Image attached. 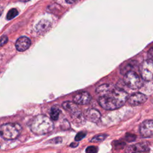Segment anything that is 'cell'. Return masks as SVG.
<instances>
[{
	"label": "cell",
	"mask_w": 153,
	"mask_h": 153,
	"mask_svg": "<svg viewBox=\"0 0 153 153\" xmlns=\"http://www.w3.org/2000/svg\"><path fill=\"white\" fill-rule=\"evenodd\" d=\"M96 93L99 96V105L106 110H114L121 107L128 97L125 90L110 84H103L98 86Z\"/></svg>",
	"instance_id": "6da1fadb"
},
{
	"label": "cell",
	"mask_w": 153,
	"mask_h": 153,
	"mask_svg": "<svg viewBox=\"0 0 153 153\" xmlns=\"http://www.w3.org/2000/svg\"><path fill=\"white\" fill-rule=\"evenodd\" d=\"M54 124L51 120L46 115H38L34 117L30 124L31 131L36 134H45L53 130Z\"/></svg>",
	"instance_id": "7a4b0ae2"
},
{
	"label": "cell",
	"mask_w": 153,
	"mask_h": 153,
	"mask_svg": "<svg viewBox=\"0 0 153 153\" xmlns=\"http://www.w3.org/2000/svg\"><path fill=\"white\" fill-rule=\"evenodd\" d=\"M22 127L17 123H7L0 127V136L5 140H13L20 135Z\"/></svg>",
	"instance_id": "3957f363"
},
{
	"label": "cell",
	"mask_w": 153,
	"mask_h": 153,
	"mask_svg": "<svg viewBox=\"0 0 153 153\" xmlns=\"http://www.w3.org/2000/svg\"><path fill=\"white\" fill-rule=\"evenodd\" d=\"M123 80L126 85L133 90L139 89L143 84L142 80L139 75L135 72L131 71L124 74Z\"/></svg>",
	"instance_id": "277c9868"
},
{
	"label": "cell",
	"mask_w": 153,
	"mask_h": 153,
	"mask_svg": "<svg viewBox=\"0 0 153 153\" xmlns=\"http://www.w3.org/2000/svg\"><path fill=\"white\" fill-rule=\"evenodd\" d=\"M139 71L142 79L149 81L153 79V60L148 59L143 61L140 66Z\"/></svg>",
	"instance_id": "5b68a950"
},
{
	"label": "cell",
	"mask_w": 153,
	"mask_h": 153,
	"mask_svg": "<svg viewBox=\"0 0 153 153\" xmlns=\"http://www.w3.org/2000/svg\"><path fill=\"white\" fill-rule=\"evenodd\" d=\"M62 106L66 111L69 112L72 115V117L75 121L76 120V121H79L84 118L80 109L75 102L66 101L63 103Z\"/></svg>",
	"instance_id": "8992f818"
},
{
	"label": "cell",
	"mask_w": 153,
	"mask_h": 153,
	"mask_svg": "<svg viewBox=\"0 0 153 153\" xmlns=\"http://www.w3.org/2000/svg\"><path fill=\"white\" fill-rule=\"evenodd\" d=\"M140 133L144 137H153V120L142 122L139 127Z\"/></svg>",
	"instance_id": "52a82bcc"
},
{
	"label": "cell",
	"mask_w": 153,
	"mask_h": 153,
	"mask_svg": "<svg viewBox=\"0 0 153 153\" xmlns=\"http://www.w3.org/2000/svg\"><path fill=\"white\" fill-rule=\"evenodd\" d=\"M147 100V96L141 93L137 92L128 97L127 102L131 106H138L144 103Z\"/></svg>",
	"instance_id": "ba28073f"
},
{
	"label": "cell",
	"mask_w": 153,
	"mask_h": 153,
	"mask_svg": "<svg viewBox=\"0 0 153 153\" xmlns=\"http://www.w3.org/2000/svg\"><path fill=\"white\" fill-rule=\"evenodd\" d=\"M91 100V95L87 91H81L74 96L73 100L76 104L86 105L90 102Z\"/></svg>",
	"instance_id": "9c48e42d"
},
{
	"label": "cell",
	"mask_w": 153,
	"mask_h": 153,
	"mask_svg": "<svg viewBox=\"0 0 153 153\" xmlns=\"http://www.w3.org/2000/svg\"><path fill=\"white\" fill-rule=\"evenodd\" d=\"M84 116L85 120L93 123H97L101 118V114L99 111L93 108L87 109L84 112Z\"/></svg>",
	"instance_id": "30bf717a"
},
{
	"label": "cell",
	"mask_w": 153,
	"mask_h": 153,
	"mask_svg": "<svg viewBox=\"0 0 153 153\" xmlns=\"http://www.w3.org/2000/svg\"><path fill=\"white\" fill-rule=\"evenodd\" d=\"M31 45V41L26 36L20 37L16 42V48L19 51H24L26 50Z\"/></svg>",
	"instance_id": "8fae6325"
},
{
	"label": "cell",
	"mask_w": 153,
	"mask_h": 153,
	"mask_svg": "<svg viewBox=\"0 0 153 153\" xmlns=\"http://www.w3.org/2000/svg\"><path fill=\"white\" fill-rule=\"evenodd\" d=\"M149 150V146L144 143H139L134 144L127 147L126 152H148Z\"/></svg>",
	"instance_id": "7c38bea8"
},
{
	"label": "cell",
	"mask_w": 153,
	"mask_h": 153,
	"mask_svg": "<svg viewBox=\"0 0 153 153\" xmlns=\"http://www.w3.org/2000/svg\"><path fill=\"white\" fill-rule=\"evenodd\" d=\"M51 27L50 22L45 19H42L40 20L36 26V30L38 33H44L47 32Z\"/></svg>",
	"instance_id": "4fadbf2b"
},
{
	"label": "cell",
	"mask_w": 153,
	"mask_h": 153,
	"mask_svg": "<svg viewBox=\"0 0 153 153\" xmlns=\"http://www.w3.org/2000/svg\"><path fill=\"white\" fill-rule=\"evenodd\" d=\"M60 113V109L57 106H53L50 111V118L51 120L56 121L59 117Z\"/></svg>",
	"instance_id": "5bb4252c"
},
{
	"label": "cell",
	"mask_w": 153,
	"mask_h": 153,
	"mask_svg": "<svg viewBox=\"0 0 153 153\" xmlns=\"http://www.w3.org/2000/svg\"><path fill=\"white\" fill-rule=\"evenodd\" d=\"M108 136L107 134H97L94 136L91 139V142H102L103 140H104L106 137Z\"/></svg>",
	"instance_id": "9a60e30c"
},
{
	"label": "cell",
	"mask_w": 153,
	"mask_h": 153,
	"mask_svg": "<svg viewBox=\"0 0 153 153\" xmlns=\"http://www.w3.org/2000/svg\"><path fill=\"white\" fill-rule=\"evenodd\" d=\"M19 14L18 11L16 8H12L10 10L7 14V19L11 20L13 18H14L16 16H17Z\"/></svg>",
	"instance_id": "2e32d148"
},
{
	"label": "cell",
	"mask_w": 153,
	"mask_h": 153,
	"mask_svg": "<svg viewBox=\"0 0 153 153\" xmlns=\"http://www.w3.org/2000/svg\"><path fill=\"white\" fill-rule=\"evenodd\" d=\"M86 136V133L84 131H80L76 134L75 137V140L76 141H79L82 139Z\"/></svg>",
	"instance_id": "e0dca14e"
},
{
	"label": "cell",
	"mask_w": 153,
	"mask_h": 153,
	"mask_svg": "<svg viewBox=\"0 0 153 153\" xmlns=\"http://www.w3.org/2000/svg\"><path fill=\"white\" fill-rule=\"evenodd\" d=\"M114 143H113V145L115 149H123L125 145V143L121 141H114Z\"/></svg>",
	"instance_id": "ac0fdd59"
},
{
	"label": "cell",
	"mask_w": 153,
	"mask_h": 153,
	"mask_svg": "<svg viewBox=\"0 0 153 153\" xmlns=\"http://www.w3.org/2000/svg\"><path fill=\"white\" fill-rule=\"evenodd\" d=\"M97 151H98L97 148L94 146H88L85 149V152L87 153H95V152H97Z\"/></svg>",
	"instance_id": "d6986e66"
},
{
	"label": "cell",
	"mask_w": 153,
	"mask_h": 153,
	"mask_svg": "<svg viewBox=\"0 0 153 153\" xmlns=\"http://www.w3.org/2000/svg\"><path fill=\"white\" fill-rule=\"evenodd\" d=\"M136 139V136L131 134V133H127L126 135V140L127 142H133Z\"/></svg>",
	"instance_id": "ffe728a7"
},
{
	"label": "cell",
	"mask_w": 153,
	"mask_h": 153,
	"mask_svg": "<svg viewBox=\"0 0 153 153\" xmlns=\"http://www.w3.org/2000/svg\"><path fill=\"white\" fill-rule=\"evenodd\" d=\"M8 37L5 35L2 36L0 39V47L4 46L8 42Z\"/></svg>",
	"instance_id": "44dd1931"
},
{
	"label": "cell",
	"mask_w": 153,
	"mask_h": 153,
	"mask_svg": "<svg viewBox=\"0 0 153 153\" xmlns=\"http://www.w3.org/2000/svg\"><path fill=\"white\" fill-rule=\"evenodd\" d=\"M62 137H56V138H53V139H52L51 140H50L49 142H50V143H61L62 142Z\"/></svg>",
	"instance_id": "7402d4cb"
},
{
	"label": "cell",
	"mask_w": 153,
	"mask_h": 153,
	"mask_svg": "<svg viewBox=\"0 0 153 153\" xmlns=\"http://www.w3.org/2000/svg\"><path fill=\"white\" fill-rule=\"evenodd\" d=\"M148 56L149 57V59L153 60V47L151 48L148 52Z\"/></svg>",
	"instance_id": "603a6c76"
},
{
	"label": "cell",
	"mask_w": 153,
	"mask_h": 153,
	"mask_svg": "<svg viewBox=\"0 0 153 153\" xmlns=\"http://www.w3.org/2000/svg\"><path fill=\"white\" fill-rule=\"evenodd\" d=\"M77 0H65V1L68 3V4H72L74 2H75V1H76Z\"/></svg>",
	"instance_id": "cb8c5ba5"
},
{
	"label": "cell",
	"mask_w": 153,
	"mask_h": 153,
	"mask_svg": "<svg viewBox=\"0 0 153 153\" xmlns=\"http://www.w3.org/2000/svg\"><path fill=\"white\" fill-rule=\"evenodd\" d=\"M74 143H72L71 144V147H76V146H77L78 145V143H76V145L74 144Z\"/></svg>",
	"instance_id": "d4e9b609"
},
{
	"label": "cell",
	"mask_w": 153,
	"mask_h": 153,
	"mask_svg": "<svg viewBox=\"0 0 153 153\" xmlns=\"http://www.w3.org/2000/svg\"><path fill=\"white\" fill-rule=\"evenodd\" d=\"M2 11H3V8H2V6L0 5V16H1V15L2 14Z\"/></svg>",
	"instance_id": "484cf974"
},
{
	"label": "cell",
	"mask_w": 153,
	"mask_h": 153,
	"mask_svg": "<svg viewBox=\"0 0 153 153\" xmlns=\"http://www.w3.org/2000/svg\"><path fill=\"white\" fill-rule=\"evenodd\" d=\"M20 1H29V0H20Z\"/></svg>",
	"instance_id": "4316f807"
},
{
	"label": "cell",
	"mask_w": 153,
	"mask_h": 153,
	"mask_svg": "<svg viewBox=\"0 0 153 153\" xmlns=\"http://www.w3.org/2000/svg\"><path fill=\"white\" fill-rule=\"evenodd\" d=\"M152 102H153V100H152Z\"/></svg>",
	"instance_id": "83f0119b"
}]
</instances>
